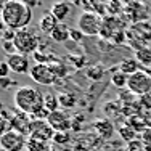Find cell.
<instances>
[{"label":"cell","mask_w":151,"mask_h":151,"mask_svg":"<svg viewBox=\"0 0 151 151\" xmlns=\"http://www.w3.org/2000/svg\"><path fill=\"white\" fill-rule=\"evenodd\" d=\"M13 101H15L16 109H19L21 113L27 114L31 117H34L35 114H39L40 111L45 109L44 95L40 92H37V88L31 87V85H23V87L16 88Z\"/></svg>","instance_id":"6da1fadb"},{"label":"cell","mask_w":151,"mask_h":151,"mask_svg":"<svg viewBox=\"0 0 151 151\" xmlns=\"http://www.w3.org/2000/svg\"><path fill=\"white\" fill-rule=\"evenodd\" d=\"M2 19L6 24V27H10L13 31H19V29H24V27H29L31 19H32V8L23 2L10 0L6 5H3Z\"/></svg>","instance_id":"7a4b0ae2"},{"label":"cell","mask_w":151,"mask_h":151,"mask_svg":"<svg viewBox=\"0 0 151 151\" xmlns=\"http://www.w3.org/2000/svg\"><path fill=\"white\" fill-rule=\"evenodd\" d=\"M42 39L37 35L32 27H24V29L16 31L15 35V47L18 50V53H23V55H29V53H35L39 50V45H40Z\"/></svg>","instance_id":"3957f363"},{"label":"cell","mask_w":151,"mask_h":151,"mask_svg":"<svg viewBox=\"0 0 151 151\" xmlns=\"http://www.w3.org/2000/svg\"><path fill=\"white\" fill-rule=\"evenodd\" d=\"M101 26L103 19L96 12H82L77 18V29L84 35H98Z\"/></svg>","instance_id":"277c9868"},{"label":"cell","mask_w":151,"mask_h":151,"mask_svg":"<svg viewBox=\"0 0 151 151\" xmlns=\"http://www.w3.org/2000/svg\"><path fill=\"white\" fill-rule=\"evenodd\" d=\"M127 90L132 95H148L151 90V77L146 74V71L140 69L138 73L129 76V82H127Z\"/></svg>","instance_id":"5b68a950"},{"label":"cell","mask_w":151,"mask_h":151,"mask_svg":"<svg viewBox=\"0 0 151 151\" xmlns=\"http://www.w3.org/2000/svg\"><path fill=\"white\" fill-rule=\"evenodd\" d=\"M27 145V138L24 137V134L15 130H6L0 138V146L5 151H23Z\"/></svg>","instance_id":"8992f818"},{"label":"cell","mask_w":151,"mask_h":151,"mask_svg":"<svg viewBox=\"0 0 151 151\" xmlns=\"http://www.w3.org/2000/svg\"><path fill=\"white\" fill-rule=\"evenodd\" d=\"M53 135H55V130L50 127V124L47 121H42V119L31 121V125H29V137L31 138L48 143L50 140H53Z\"/></svg>","instance_id":"52a82bcc"},{"label":"cell","mask_w":151,"mask_h":151,"mask_svg":"<svg viewBox=\"0 0 151 151\" xmlns=\"http://www.w3.org/2000/svg\"><path fill=\"white\" fill-rule=\"evenodd\" d=\"M47 122L55 132H69L73 129V117L64 109H56L48 114Z\"/></svg>","instance_id":"ba28073f"},{"label":"cell","mask_w":151,"mask_h":151,"mask_svg":"<svg viewBox=\"0 0 151 151\" xmlns=\"http://www.w3.org/2000/svg\"><path fill=\"white\" fill-rule=\"evenodd\" d=\"M29 76L35 84H40V85H53L56 81V76L52 73L48 64H34L31 68Z\"/></svg>","instance_id":"9c48e42d"},{"label":"cell","mask_w":151,"mask_h":151,"mask_svg":"<svg viewBox=\"0 0 151 151\" xmlns=\"http://www.w3.org/2000/svg\"><path fill=\"white\" fill-rule=\"evenodd\" d=\"M6 63H8L10 69L16 74H29L32 68L29 66V58L23 53H15V55L6 56Z\"/></svg>","instance_id":"30bf717a"},{"label":"cell","mask_w":151,"mask_h":151,"mask_svg":"<svg viewBox=\"0 0 151 151\" xmlns=\"http://www.w3.org/2000/svg\"><path fill=\"white\" fill-rule=\"evenodd\" d=\"M93 130H95V134L100 137V138L103 140H109L111 137L114 134V125L113 122L109 119H106V117H103V119H96L93 121Z\"/></svg>","instance_id":"8fae6325"},{"label":"cell","mask_w":151,"mask_h":151,"mask_svg":"<svg viewBox=\"0 0 151 151\" xmlns=\"http://www.w3.org/2000/svg\"><path fill=\"white\" fill-rule=\"evenodd\" d=\"M130 31L134 32V37H137V40L146 44L148 40H151V24L145 23V21H137L130 26Z\"/></svg>","instance_id":"7c38bea8"},{"label":"cell","mask_w":151,"mask_h":151,"mask_svg":"<svg viewBox=\"0 0 151 151\" xmlns=\"http://www.w3.org/2000/svg\"><path fill=\"white\" fill-rule=\"evenodd\" d=\"M50 13L58 19V23H63L71 13L69 2H56V3H53L52 8H50Z\"/></svg>","instance_id":"4fadbf2b"},{"label":"cell","mask_w":151,"mask_h":151,"mask_svg":"<svg viewBox=\"0 0 151 151\" xmlns=\"http://www.w3.org/2000/svg\"><path fill=\"white\" fill-rule=\"evenodd\" d=\"M58 19H56L55 16L52 15V13H47V15H44L39 19V29H40L44 34L50 35L53 32V29H55L56 26H58Z\"/></svg>","instance_id":"5bb4252c"},{"label":"cell","mask_w":151,"mask_h":151,"mask_svg":"<svg viewBox=\"0 0 151 151\" xmlns=\"http://www.w3.org/2000/svg\"><path fill=\"white\" fill-rule=\"evenodd\" d=\"M69 32L71 29L66 26L64 23H60L58 26L53 29V32L50 34V37H52V40L53 42H58V44H63V42H66V40H69Z\"/></svg>","instance_id":"9a60e30c"},{"label":"cell","mask_w":151,"mask_h":151,"mask_svg":"<svg viewBox=\"0 0 151 151\" xmlns=\"http://www.w3.org/2000/svg\"><path fill=\"white\" fill-rule=\"evenodd\" d=\"M140 66H142V64H140L135 58H127V60H122L119 63V71L124 73L125 76H132V74L138 73Z\"/></svg>","instance_id":"2e32d148"},{"label":"cell","mask_w":151,"mask_h":151,"mask_svg":"<svg viewBox=\"0 0 151 151\" xmlns=\"http://www.w3.org/2000/svg\"><path fill=\"white\" fill-rule=\"evenodd\" d=\"M58 101H60V106L63 108V109H71V108H74L77 105V98H76L74 93H58Z\"/></svg>","instance_id":"e0dca14e"},{"label":"cell","mask_w":151,"mask_h":151,"mask_svg":"<svg viewBox=\"0 0 151 151\" xmlns=\"http://www.w3.org/2000/svg\"><path fill=\"white\" fill-rule=\"evenodd\" d=\"M135 60L145 68L151 66V48L150 47H142V48H138L135 53Z\"/></svg>","instance_id":"ac0fdd59"},{"label":"cell","mask_w":151,"mask_h":151,"mask_svg":"<svg viewBox=\"0 0 151 151\" xmlns=\"http://www.w3.org/2000/svg\"><path fill=\"white\" fill-rule=\"evenodd\" d=\"M48 66H50V69H52V73L56 76V79H60V77H66V76H68V66H66L64 63H61L60 60L52 61V63H50Z\"/></svg>","instance_id":"d6986e66"},{"label":"cell","mask_w":151,"mask_h":151,"mask_svg":"<svg viewBox=\"0 0 151 151\" xmlns=\"http://www.w3.org/2000/svg\"><path fill=\"white\" fill-rule=\"evenodd\" d=\"M44 105H45V109L48 111V113H53V111L60 109L58 96L52 95V93H47V95H44Z\"/></svg>","instance_id":"ffe728a7"},{"label":"cell","mask_w":151,"mask_h":151,"mask_svg":"<svg viewBox=\"0 0 151 151\" xmlns=\"http://www.w3.org/2000/svg\"><path fill=\"white\" fill-rule=\"evenodd\" d=\"M117 132H119L121 138L124 140V142H127V143H130V142H134V140H137V138H135V130L127 124V122H125L124 125H121Z\"/></svg>","instance_id":"44dd1931"},{"label":"cell","mask_w":151,"mask_h":151,"mask_svg":"<svg viewBox=\"0 0 151 151\" xmlns=\"http://www.w3.org/2000/svg\"><path fill=\"white\" fill-rule=\"evenodd\" d=\"M32 58H34L35 64H50L52 61L56 60L53 55H50V53H47V52H40V50L32 53Z\"/></svg>","instance_id":"7402d4cb"},{"label":"cell","mask_w":151,"mask_h":151,"mask_svg":"<svg viewBox=\"0 0 151 151\" xmlns=\"http://www.w3.org/2000/svg\"><path fill=\"white\" fill-rule=\"evenodd\" d=\"M103 111H105L106 116H109V117L117 116V114H119L121 111H122L121 101H108V103H105V106H103Z\"/></svg>","instance_id":"603a6c76"},{"label":"cell","mask_w":151,"mask_h":151,"mask_svg":"<svg viewBox=\"0 0 151 151\" xmlns=\"http://www.w3.org/2000/svg\"><path fill=\"white\" fill-rule=\"evenodd\" d=\"M26 150L27 151H48L50 146L48 143H44V142H39V140H34V138H27V145H26Z\"/></svg>","instance_id":"cb8c5ba5"},{"label":"cell","mask_w":151,"mask_h":151,"mask_svg":"<svg viewBox=\"0 0 151 151\" xmlns=\"http://www.w3.org/2000/svg\"><path fill=\"white\" fill-rule=\"evenodd\" d=\"M111 82H113V85H116V87L119 88H127V82H129V76H125L124 73H114L113 77H111Z\"/></svg>","instance_id":"d4e9b609"},{"label":"cell","mask_w":151,"mask_h":151,"mask_svg":"<svg viewBox=\"0 0 151 151\" xmlns=\"http://www.w3.org/2000/svg\"><path fill=\"white\" fill-rule=\"evenodd\" d=\"M69 140H71L69 132H55V135H53V142L58 143V145H66Z\"/></svg>","instance_id":"484cf974"},{"label":"cell","mask_w":151,"mask_h":151,"mask_svg":"<svg viewBox=\"0 0 151 151\" xmlns=\"http://www.w3.org/2000/svg\"><path fill=\"white\" fill-rule=\"evenodd\" d=\"M2 48L5 50L6 56L18 53V50H16V47H15V42H13V40H2Z\"/></svg>","instance_id":"4316f807"},{"label":"cell","mask_w":151,"mask_h":151,"mask_svg":"<svg viewBox=\"0 0 151 151\" xmlns=\"http://www.w3.org/2000/svg\"><path fill=\"white\" fill-rule=\"evenodd\" d=\"M125 151H145L143 142H140V140H134V142L127 143V146H125Z\"/></svg>","instance_id":"83f0119b"},{"label":"cell","mask_w":151,"mask_h":151,"mask_svg":"<svg viewBox=\"0 0 151 151\" xmlns=\"http://www.w3.org/2000/svg\"><path fill=\"white\" fill-rule=\"evenodd\" d=\"M10 66H8V63L6 61H0V79H6L8 77V74H10Z\"/></svg>","instance_id":"f1b7e54d"},{"label":"cell","mask_w":151,"mask_h":151,"mask_svg":"<svg viewBox=\"0 0 151 151\" xmlns=\"http://www.w3.org/2000/svg\"><path fill=\"white\" fill-rule=\"evenodd\" d=\"M88 77H93V79H96V81H98V79H101V76H103V69L100 66H96L95 69H88Z\"/></svg>","instance_id":"f546056e"},{"label":"cell","mask_w":151,"mask_h":151,"mask_svg":"<svg viewBox=\"0 0 151 151\" xmlns=\"http://www.w3.org/2000/svg\"><path fill=\"white\" fill-rule=\"evenodd\" d=\"M3 39L2 40H15V35H16V31H13V29H10V27H6V31L3 32Z\"/></svg>","instance_id":"4dcf8cb0"},{"label":"cell","mask_w":151,"mask_h":151,"mask_svg":"<svg viewBox=\"0 0 151 151\" xmlns=\"http://www.w3.org/2000/svg\"><path fill=\"white\" fill-rule=\"evenodd\" d=\"M82 32L79 31V29H71V32H69V37H71V40H74V42H79L82 39Z\"/></svg>","instance_id":"1f68e13d"},{"label":"cell","mask_w":151,"mask_h":151,"mask_svg":"<svg viewBox=\"0 0 151 151\" xmlns=\"http://www.w3.org/2000/svg\"><path fill=\"white\" fill-rule=\"evenodd\" d=\"M18 2H23V3H26L27 6H37L39 5V0H18Z\"/></svg>","instance_id":"d6a6232c"},{"label":"cell","mask_w":151,"mask_h":151,"mask_svg":"<svg viewBox=\"0 0 151 151\" xmlns=\"http://www.w3.org/2000/svg\"><path fill=\"white\" fill-rule=\"evenodd\" d=\"M5 31H6V24L3 23V19H0V32H2V34H3V32H5Z\"/></svg>","instance_id":"836d02e7"},{"label":"cell","mask_w":151,"mask_h":151,"mask_svg":"<svg viewBox=\"0 0 151 151\" xmlns=\"http://www.w3.org/2000/svg\"><path fill=\"white\" fill-rule=\"evenodd\" d=\"M74 151H88V150L85 148L84 145H77V146H76V148H74Z\"/></svg>","instance_id":"e575fe53"},{"label":"cell","mask_w":151,"mask_h":151,"mask_svg":"<svg viewBox=\"0 0 151 151\" xmlns=\"http://www.w3.org/2000/svg\"><path fill=\"white\" fill-rule=\"evenodd\" d=\"M145 71H146V74H148L150 77H151V66H148V68H145Z\"/></svg>","instance_id":"d590c367"},{"label":"cell","mask_w":151,"mask_h":151,"mask_svg":"<svg viewBox=\"0 0 151 151\" xmlns=\"http://www.w3.org/2000/svg\"><path fill=\"white\" fill-rule=\"evenodd\" d=\"M8 2H10V0H0V5H6Z\"/></svg>","instance_id":"8d00e7d4"},{"label":"cell","mask_w":151,"mask_h":151,"mask_svg":"<svg viewBox=\"0 0 151 151\" xmlns=\"http://www.w3.org/2000/svg\"><path fill=\"white\" fill-rule=\"evenodd\" d=\"M2 15H3V5H0V19H2Z\"/></svg>","instance_id":"74e56055"},{"label":"cell","mask_w":151,"mask_h":151,"mask_svg":"<svg viewBox=\"0 0 151 151\" xmlns=\"http://www.w3.org/2000/svg\"><path fill=\"white\" fill-rule=\"evenodd\" d=\"M148 96H151V90H150V93H148Z\"/></svg>","instance_id":"f35d334b"}]
</instances>
